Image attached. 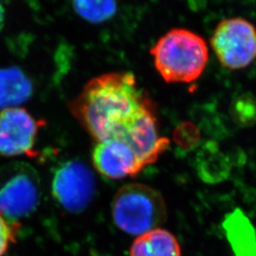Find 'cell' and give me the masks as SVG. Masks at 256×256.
<instances>
[{
	"label": "cell",
	"mask_w": 256,
	"mask_h": 256,
	"mask_svg": "<svg viewBox=\"0 0 256 256\" xmlns=\"http://www.w3.org/2000/svg\"><path fill=\"white\" fill-rule=\"evenodd\" d=\"M130 256H182L174 234L164 229L150 230L138 236L130 248Z\"/></svg>",
	"instance_id": "10"
},
{
	"label": "cell",
	"mask_w": 256,
	"mask_h": 256,
	"mask_svg": "<svg viewBox=\"0 0 256 256\" xmlns=\"http://www.w3.org/2000/svg\"><path fill=\"white\" fill-rule=\"evenodd\" d=\"M3 24H4V9L0 4V30L3 27Z\"/></svg>",
	"instance_id": "13"
},
{
	"label": "cell",
	"mask_w": 256,
	"mask_h": 256,
	"mask_svg": "<svg viewBox=\"0 0 256 256\" xmlns=\"http://www.w3.org/2000/svg\"><path fill=\"white\" fill-rule=\"evenodd\" d=\"M45 122L36 119L28 110L12 108L0 111V155L36 156L34 147Z\"/></svg>",
	"instance_id": "7"
},
{
	"label": "cell",
	"mask_w": 256,
	"mask_h": 256,
	"mask_svg": "<svg viewBox=\"0 0 256 256\" xmlns=\"http://www.w3.org/2000/svg\"><path fill=\"white\" fill-rule=\"evenodd\" d=\"M72 2L77 14L93 24L110 20L117 12L116 0H72Z\"/></svg>",
	"instance_id": "11"
},
{
	"label": "cell",
	"mask_w": 256,
	"mask_h": 256,
	"mask_svg": "<svg viewBox=\"0 0 256 256\" xmlns=\"http://www.w3.org/2000/svg\"><path fill=\"white\" fill-rule=\"evenodd\" d=\"M19 228L18 223L10 222L0 214V256H3L10 246L16 242Z\"/></svg>",
	"instance_id": "12"
},
{
	"label": "cell",
	"mask_w": 256,
	"mask_h": 256,
	"mask_svg": "<svg viewBox=\"0 0 256 256\" xmlns=\"http://www.w3.org/2000/svg\"><path fill=\"white\" fill-rule=\"evenodd\" d=\"M150 104L133 74L111 72L92 79L68 108L90 137L101 142L120 140Z\"/></svg>",
	"instance_id": "1"
},
{
	"label": "cell",
	"mask_w": 256,
	"mask_h": 256,
	"mask_svg": "<svg viewBox=\"0 0 256 256\" xmlns=\"http://www.w3.org/2000/svg\"><path fill=\"white\" fill-rule=\"evenodd\" d=\"M167 210L160 192L154 188L131 183L120 188L112 202V218L117 227L131 236H142L158 229Z\"/></svg>",
	"instance_id": "3"
},
{
	"label": "cell",
	"mask_w": 256,
	"mask_h": 256,
	"mask_svg": "<svg viewBox=\"0 0 256 256\" xmlns=\"http://www.w3.org/2000/svg\"><path fill=\"white\" fill-rule=\"evenodd\" d=\"M154 66L167 82L198 80L209 60L207 43L187 28H173L160 37L151 48Z\"/></svg>",
	"instance_id": "2"
},
{
	"label": "cell",
	"mask_w": 256,
	"mask_h": 256,
	"mask_svg": "<svg viewBox=\"0 0 256 256\" xmlns=\"http://www.w3.org/2000/svg\"><path fill=\"white\" fill-rule=\"evenodd\" d=\"M92 162L102 176L111 180L135 176L146 168L135 152L120 140L98 142L92 153Z\"/></svg>",
	"instance_id": "8"
},
{
	"label": "cell",
	"mask_w": 256,
	"mask_h": 256,
	"mask_svg": "<svg viewBox=\"0 0 256 256\" xmlns=\"http://www.w3.org/2000/svg\"><path fill=\"white\" fill-rule=\"evenodd\" d=\"M32 84L18 66L0 68V110L18 108L30 100Z\"/></svg>",
	"instance_id": "9"
},
{
	"label": "cell",
	"mask_w": 256,
	"mask_h": 256,
	"mask_svg": "<svg viewBox=\"0 0 256 256\" xmlns=\"http://www.w3.org/2000/svg\"><path fill=\"white\" fill-rule=\"evenodd\" d=\"M41 198V182L36 169L25 162L0 168V214L14 223L34 214Z\"/></svg>",
	"instance_id": "4"
},
{
	"label": "cell",
	"mask_w": 256,
	"mask_h": 256,
	"mask_svg": "<svg viewBox=\"0 0 256 256\" xmlns=\"http://www.w3.org/2000/svg\"><path fill=\"white\" fill-rule=\"evenodd\" d=\"M52 192L64 210L81 212L92 202L95 194V178L90 167L77 160L64 162L54 174Z\"/></svg>",
	"instance_id": "6"
},
{
	"label": "cell",
	"mask_w": 256,
	"mask_h": 256,
	"mask_svg": "<svg viewBox=\"0 0 256 256\" xmlns=\"http://www.w3.org/2000/svg\"><path fill=\"white\" fill-rule=\"evenodd\" d=\"M210 43L223 66L244 68L256 58V28L246 19H225L216 28Z\"/></svg>",
	"instance_id": "5"
}]
</instances>
